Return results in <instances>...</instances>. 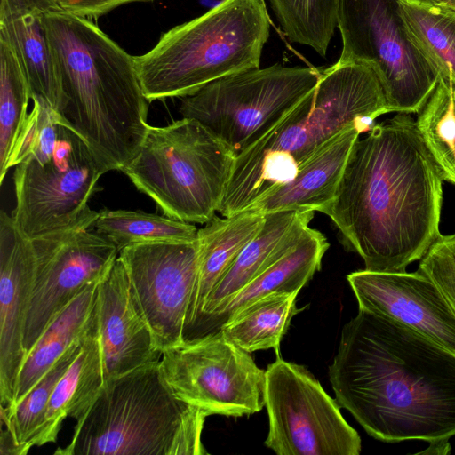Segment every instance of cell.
<instances>
[{"mask_svg":"<svg viewBox=\"0 0 455 455\" xmlns=\"http://www.w3.org/2000/svg\"><path fill=\"white\" fill-rule=\"evenodd\" d=\"M443 180L416 121L400 113L355 140L323 213L364 269L406 271L441 235Z\"/></svg>","mask_w":455,"mask_h":455,"instance_id":"obj_1","label":"cell"},{"mask_svg":"<svg viewBox=\"0 0 455 455\" xmlns=\"http://www.w3.org/2000/svg\"><path fill=\"white\" fill-rule=\"evenodd\" d=\"M329 378L339 407L375 439L435 445L455 435V353L399 322L359 309Z\"/></svg>","mask_w":455,"mask_h":455,"instance_id":"obj_2","label":"cell"},{"mask_svg":"<svg viewBox=\"0 0 455 455\" xmlns=\"http://www.w3.org/2000/svg\"><path fill=\"white\" fill-rule=\"evenodd\" d=\"M43 22L66 100L60 115L105 172H122L148 125L134 57L88 19L57 10Z\"/></svg>","mask_w":455,"mask_h":455,"instance_id":"obj_3","label":"cell"},{"mask_svg":"<svg viewBox=\"0 0 455 455\" xmlns=\"http://www.w3.org/2000/svg\"><path fill=\"white\" fill-rule=\"evenodd\" d=\"M388 112L370 67L337 61L323 68L315 88L235 156L218 212L230 216L250 209L292 181L299 165L330 138L351 125L369 132L374 119Z\"/></svg>","mask_w":455,"mask_h":455,"instance_id":"obj_4","label":"cell"},{"mask_svg":"<svg viewBox=\"0 0 455 455\" xmlns=\"http://www.w3.org/2000/svg\"><path fill=\"white\" fill-rule=\"evenodd\" d=\"M208 413L179 398L160 361L110 379L55 455H204Z\"/></svg>","mask_w":455,"mask_h":455,"instance_id":"obj_5","label":"cell"},{"mask_svg":"<svg viewBox=\"0 0 455 455\" xmlns=\"http://www.w3.org/2000/svg\"><path fill=\"white\" fill-rule=\"evenodd\" d=\"M33 107L11 156L12 218L29 239L68 228L92 212L88 201L106 173L76 129L45 100Z\"/></svg>","mask_w":455,"mask_h":455,"instance_id":"obj_6","label":"cell"},{"mask_svg":"<svg viewBox=\"0 0 455 455\" xmlns=\"http://www.w3.org/2000/svg\"><path fill=\"white\" fill-rule=\"evenodd\" d=\"M269 32L263 0H221L134 57L146 99L183 98L219 78L259 68Z\"/></svg>","mask_w":455,"mask_h":455,"instance_id":"obj_7","label":"cell"},{"mask_svg":"<svg viewBox=\"0 0 455 455\" xmlns=\"http://www.w3.org/2000/svg\"><path fill=\"white\" fill-rule=\"evenodd\" d=\"M235 154L196 120L148 125L140 147L123 172L164 215L206 224L220 205Z\"/></svg>","mask_w":455,"mask_h":455,"instance_id":"obj_8","label":"cell"},{"mask_svg":"<svg viewBox=\"0 0 455 455\" xmlns=\"http://www.w3.org/2000/svg\"><path fill=\"white\" fill-rule=\"evenodd\" d=\"M323 70L275 64L227 76L183 97L179 112L203 124L236 156L313 91Z\"/></svg>","mask_w":455,"mask_h":455,"instance_id":"obj_9","label":"cell"},{"mask_svg":"<svg viewBox=\"0 0 455 455\" xmlns=\"http://www.w3.org/2000/svg\"><path fill=\"white\" fill-rule=\"evenodd\" d=\"M400 0H338L342 39L339 63L370 67L390 112L418 113L440 75L412 39L399 10Z\"/></svg>","mask_w":455,"mask_h":455,"instance_id":"obj_10","label":"cell"},{"mask_svg":"<svg viewBox=\"0 0 455 455\" xmlns=\"http://www.w3.org/2000/svg\"><path fill=\"white\" fill-rule=\"evenodd\" d=\"M265 445L278 455H359L361 438L303 365L276 355L265 371Z\"/></svg>","mask_w":455,"mask_h":455,"instance_id":"obj_11","label":"cell"},{"mask_svg":"<svg viewBox=\"0 0 455 455\" xmlns=\"http://www.w3.org/2000/svg\"><path fill=\"white\" fill-rule=\"evenodd\" d=\"M160 364L173 393L209 416L241 417L265 406V371L221 330L164 351Z\"/></svg>","mask_w":455,"mask_h":455,"instance_id":"obj_12","label":"cell"},{"mask_svg":"<svg viewBox=\"0 0 455 455\" xmlns=\"http://www.w3.org/2000/svg\"><path fill=\"white\" fill-rule=\"evenodd\" d=\"M98 216L92 210L68 228L31 239L35 275L23 336L26 355L53 318L100 283L116 260V245L92 230Z\"/></svg>","mask_w":455,"mask_h":455,"instance_id":"obj_13","label":"cell"},{"mask_svg":"<svg viewBox=\"0 0 455 455\" xmlns=\"http://www.w3.org/2000/svg\"><path fill=\"white\" fill-rule=\"evenodd\" d=\"M118 259L162 354L183 344L198 273L197 240L132 244Z\"/></svg>","mask_w":455,"mask_h":455,"instance_id":"obj_14","label":"cell"},{"mask_svg":"<svg viewBox=\"0 0 455 455\" xmlns=\"http://www.w3.org/2000/svg\"><path fill=\"white\" fill-rule=\"evenodd\" d=\"M347 280L359 309L399 322L455 353V314L428 276L419 270L363 269Z\"/></svg>","mask_w":455,"mask_h":455,"instance_id":"obj_15","label":"cell"},{"mask_svg":"<svg viewBox=\"0 0 455 455\" xmlns=\"http://www.w3.org/2000/svg\"><path fill=\"white\" fill-rule=\"evenodd\" d=\"M35 275L31 239L0 215V405L12 406L26 353L23 336Z\"/></svg>","mask_w":455,"mask_h":455,"instance_id":"obj_16","label":"cell"},{"mask_svg":"<svg viewBox=\"0 0 455 455\" xmlns=\"http://www.w3.org/2000/svg\"><path fill=\"white\" fill-rule=\"evenodd\" d=\"M96 316L104 382L161 360L162 352L118 257L98 283Z\"/></svg>","mask_w":455,"mask_h":455,"instance_id":"obj_17","label":"cell"},{"mask_svg":"<svg viewBox=\"0 0 455 455\" xmlns=\"http://www.w3.org/2000/svg\"><path fill=\"white\" fill-rule=\"evenodd\" d=\"M328 248L325 236L309 227L289 253L213 312L200 318L186 333L185 341L220 331L229 319L265 296L275 292H299L320 270Z\"/></svg>","mask_w":455,"mask_h":455,"instance_id":"obj_18","label":"cell"},{"mask_svg":"<svg viewBox=\"0 0 455 455\" xmlns=\"http://www.w3.org/2000/svg\"><path fill=\"white\" fill-rule=\"evenodd\" d=\"M313 217L314 212L277 211L265 213L261 229L216 283L194 324L289 253L304 236Z\"/></svg>","mask_w":455,"mask_h":455,"instance_id":"obj_19","label":"cell"},{"mask_svg":"<svg viewBox=\"0 0 455 455\" xmlns=\"http://www.w3.org/2000/svg\"><path fill=\"white\" fill-rule=\"evenodd\" d=\"M361 132L351 125L323 143L299 167L295 179L248 210L320 212L332 202L350 150Z\"/></svg>","mask_w":455,"mask_h":455,"instance_id":"obj_20","label":"cell"},{"mask_svg":"<svg viewBox=\"0 0 455 455\" xmlns=\"http://www.w3.org/2000/svg\"><path fill=\"white\" fill-rule=\"evenodd\" d=\"M44 12L29 0H0V35L12 44L26 74L31 98L62 112L66 100L43 22Z\"/></svg>","mask_w":455,"mask_h":455,"instance_id":"obj_21","label":"cell"},{"mask_svg":"<svg viewBox=\"0 0 455 455\" xmlns=\"http://www.w3.org/2000/svg\"><path fill=\"white\" fill-rule=\"evenodd\" d=\"M265 213L246 210L230 216L216 215L197 230L198 273L187 317L185 334L202 313L216 283L245 245L259 233Z\"/></svg>","mask_w":455,"mask_h":455,"instance_id":"obj_22","label":"cell"},{"mask_svg":"<svg viewBox=\"0 0 455 455\" xmlns=\"http://www.w3.org/2000/svg\"><path fill=\"white\" fill-rule=\"evenodd\" d=\"M104 385L102 357L97 326L96 306L92 323L81 350L57 383L46 407L41 427L29 443L42 446L55 443L67 417L76 421L87 412Z\"/></svg>","mask_w":455,"mask_h":455,"instance_id":"obj_23","label":"cell"},{"mask_svg":"<svg viewBox=\"0 0 455 455\" xmlns=\"http://www.w3.org/2000/svg\"><path fill=\"white\" fill-rule=\"evenodd\" d=\"M98 283L84 290L47 325L26 355L13 403L7 408L16 405L59 358L87 334L95 316Z\"/></svg>","mask_w":455,"mask_h":455,"instance_id":"obj_24","label":"cell"},{"mask_svg":"<svg viewBox=\"0 0 455 455\" xmlns=\"http://www.w3.org/2000/svg\"><path fill=\"white\" fill-rule=\"evenodd\" d=\"M299 292H275L265 296L229 319L220 329L243 350L275 349L280 355V343L292 317L302 308L296 300Z\"/></svg>","mask_w":455,"mask_h":455,"instance_id":"obj_25","label":"cell"},{"mask_svg":"<svg viewBox=\"0 0 455 455\" xmlns=\"http://www.w3.org/2000/svg\"><path fill=\"white\" fill-rule=\"evenodd\" d=\"M399 10L412 39L440 77L455 80V11L420 0H400Z\"/></svg>","mask_w":455,"mask_h":455,"instance_id":"obj_26","label":"cell"},{"mask_svg":"<svg viewBox=\"0 0 455 455\" xmlns=\"http://www.w3.org/2000/svg\"><path fill=\"white\" fill-rule=\"evenodd\" d=\"M31 89L10 42L0 35V185L29 112Z\"/></svg>","mask_w":455,"mask_h":455,"instance_id":"obj_27","label":"cell"},{"mask_svg":"<svg viewBox=\"0 0 455 455\" xmlns=\"http://www.w3.org/2000/svg\"><path fill=\"white\" fill-rule=\"evenodd\" d=\"M93 228L111 240L118 251L137 243L193 242L196 240L198 230L191 223L165 215L108 209L99 212Z\"/></svg>","mask_w":455,"mask_h":455,"instance_id":"obj_28","label":"cell"},{"mask_svg":"<svg viewBox=\"0 0 455 455\" xmlns=\"http://www.w3.org/2000/svg\"><path fill=\"white\" fill-rule=\"evenodd\" d=\"M416 124L443 180L455 184V80L439 78Z\"/></svg>","mask_w":455,"mask_h":455,"instance_id":"obj_29","label":"cell"},{"mask_svg":"<svg viewBox=\"0 0 455 455\" xmlns=\"http://www.w3.org/2000/svg\"><path fill=\"white\" fill-rule=\"evenodd\" d=\"M84 339L72 345L16 405L1 406V421L17 443L20 455L29 451V443L41 427L51 395L79 354Z\"/></svg>","mask_w":455,"mask_h":455,"instance_id":"obj_30","label":"cell"},{"mask_svg":"<svg viewBox=\"0 0 455 455\" xmlns=\"http://www.w3.org/2000/svg\"><path fill=\"white\" fill-rule=\"evenodd\" d=\"M285 36L324 57L337 28L338 0H270Z\"/></svg>","mask_w":455,"mask_h":455,"instance_id":"obj_31","label":"cell"},{"mask_svg":"<svg viewBox=\"0 0 455 455\" xmlns=\"http://www.w3.org/2000/svg\"><path fill=\"white\" fill-rule=\"evenodd\" d=\"M418 270L436 284L455 314V234L440 235L419 260Z\"/></svg>","mask_w":455,"mask_h":455,"instance_id":"obj_32","label":"cell"},{"mask_svg":"<svg viewBox=\"0 0 455 455\" xmlns=\"http://www.w3.org/2000/svg\"><path fill=\"white\" fill-rule=\"evenodd\" d=\"M58 7L68 13L84 18L97 19L120 5L154 0H54Z\"/></svg>","mask_w":455,"mask_h":455,"instance_id":"obj_33","label":"cell"},{"mask_svg":"<svg viewBox=\"0 0 455 455\" xmlns=\"http://www.w3.org/2000/svg\"><path fill=\"white\" fill-rule=\"evenodd\" d=\"M44 12L60 10L54 0H29Z\"/></svg>","mask_w":455,"mask_h":455,"instance_id":"obj_34","label":"cell"},{"mask_svg":"<svg viewBox=\"0 0 455 455\" xmlns=\"http://www.w3.org/2000/svg\"><path fill=\"white\" fill-rule=\"evenodd\" d=\"M422 2L429 3L436 5H445L451 0H420Z\"/></svg>","mask_w":455,"mask_h":455,"instance_id":"obj_35","label":"cell"},{"mask_svg":"<svg viewBox=\"0 0 455 455\" xmlns=\"http://www.w3.org/2000/svg\"><path fill=\"white\" fill-rule=\"evenodd\" d=\"M443 6H446L448 8L455 11V0H451L445 5H443Z\"/></svg>","mask_w":455,"mask_h":455,"instance_id":"obj_36","label":"cell"}]
</instances>
